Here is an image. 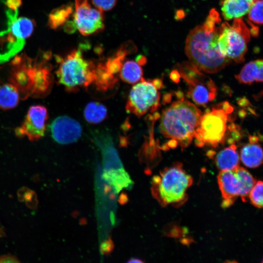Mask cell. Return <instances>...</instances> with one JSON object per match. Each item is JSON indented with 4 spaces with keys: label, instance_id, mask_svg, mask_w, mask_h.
I'll list each match as a JSON object with an SVG mask.
<instances>
[{
    "label": "cell",
    "instance_id": "6da1fadb",
    "mask_svg": "<svg viewBox=\"0 0 263 263\" xmlns=\"http://www.w3.org/2000/svg\"><path fill=\"white\" fill-rule=\"evenodd\" d=\"M210 17L203 25L196 26L189 33L185 51L190 63L201 72L216 73L228 64L231 60L220 53L218 45L220 26Z\"/></svg>",
    "mask_w": 263,
    "mask_h": 263
},
{
    "label": "cell",
    "instance_id": "7a4b0ae2",
    "mask_svg": "<svg viewBox=\"0 0 263 263\" xmlns=\"http://www.w3.org/2000/svg\"><path fill=\"white\" fill-rule=\"evenodd\" d=\"M50 58L48 53L35 58L26 55L15 58L10 79L19 91L20 98L42 97L50 92L54 79Z\"/></svg>",
    "mask_w": 263,
    "mask_h": 263
},
{
    "label": "cell",
    "instance_id": "3957f363",
    "mask_svg": "<svg viewBox=\"0 0 263 263\" xmlns=\"http://www.w3.org/2000/svg\"><path fill=\"white\" fill-rule=\"evenodd\" d=\"M202 113L193 103L182 98L173 102L162 112L160 130L163 135L170 139L171 148L188 146L194 136Z\"/></svg>",
    "mask_w": 263,
    "mask_h": 263
},
{
    "label": "cell",
    "instance_id": "277c9868",
    "mask_svg": "<svg viewBox=\"0 0 263 263\" xmlns=\"http://www.w3.org/2000/svg\"><path fill=\"white\" fill-rule=\"evenodd\" d=\"M233 108L228 102H224L208 109L202 114L196 129L194 138L197 146L205 145L216 147L224 142L228 130V122Z\"/></svg>",
    "mask_w": 263,
    "mask_h": 263
},
{
    "label": "cell",
    "instance_id": "5b68a950",
    "mask_svg": "<svg viewBox=\"0 0 263 263\" xmlns=\"http://www.w3.org/2000/svg\"><path fill=\"white\" fill-rule=\"evenodd\" d=\"M57 61L58 82L68 90L88 86L95 80L96 66L92 61L84 58L80 48L64 57H57Z\"/></svg>",
    "mask_w": 263,
    "mask_h": 263
},
{
    "label": "cell",
    "instance_id": "8992f818",
    "mask_svg": "<svg viewBox=\"0 0 263 263\" xmlns=\"http://www.w3.org/2000/svg\"><path fill=\"white\" fill-rule=\"evenodd\" d=\"M155 197L162 205L177 204L184 200L186 191L192 183L191 177L177 163L166 168L153 180Z\"/></svg>",
    "mask_w": 263,
    "mask_h": 263
},
{
    "label": "cell",
    "instance_id": "52a82bcc",
    "mask_svg": "<svg viewBox=\"0 0 263 263\" xmlns=\"http://www.w3.org/2000/svg\"><path fill=\"white\" fill-rule=\"evenodd\" d=\"M250 32L242 19H234L232 25L227 22L220 25L218 39L219 51L225 57L237 63L244 60Z\"/></svg>",
    "mask_w": 263,
    "mask_h": 263
},
{
    "label": "cell",
    "instance_id": "ba28073f",
    "mask_svg": "<svg viewBox=\"0 0 263 263\" xmlns=\"http://www.w3.org/2000/svg\"><path fill=\"white\" fill-rule=\"evenodd\" d=\"M177 70L188 85V96L199 106H205L216 97L217 88L213 81L190 63L177 65Z\"/></svg>",
    "mask_w": 263,
    "mask_h": 263
},
{
    "label": "cell",
    "instance_id": "9c48e42d",
    "mask_svg": "<svg viewBox=\"0 0 263 263\" xmlns=\"http://www.w3.org/2000/svg\"><path fill=\"white\" fill-rule=\"evenodd\" d=\"M255 182L250 172L243 167L238 166L231 170L221 171L218 176V183L224 198V207L231 204L239 196L245 201Z\"/></svg>",
    "mask_w": 263,
    "mask_h": 263
},
{
    "label": "cell",
    "instance_id": "30bf717a",
    "mask_svg": "<svg viewBox=\"0 0 263 263\" xmlns=\"http://www.w3.org/2000/svg\"><path fill=\"white\" fill-rule=\"evenodd\" d=\"M141 80L131 90L126 106L128 112L137 116L157 109L160 100L158 90L162 85L159 79L150 81L142 78Z\"/></svg>",
    "mask_w": 263,
    "mask_h": 263
},
{
    "label": "cell",
    "instance_id": "8fae6325",
    "mask_svg": "<svg viewBox=\"0 0 263 263\" xmlns=\"http://www.w3.org/2000/svg\"><path fill=\"white\" fill-rule=\"evenodd\" d=\"M74 23L83 36L102 31L104 28L103 12L94 7L88 0H75Z\"/></svg>",
    "mask_w": 263,
    "mask_h": 263
},
{
    "label": "cell",
    "instance_id": "7c38bea8",
    "mask_svg": "<svg viewBox=\"0 0 263 263\" xmlns=\"http://www.w3.org/2000/svg\"><path fill=\"white\" fill-rule=\"evenodd\" d=\"M47 117V110L44 106L30 107L22 123L15 130L16 135L26 137L32 141L38 140L44 135Z\"/></svg>",
    "mask_w": 263,
    "mask_h": 263
},
{
    "label": "cell",
    "instance_id": "4fadbf2b",
    "mask_svg": "<svg viewBox=\"0 0 263 263\" xmlns=\"http://www.w3.org/2000/svg\"><path fill=\"white\" fill-rule=\"evenodd\" d=\"M50 129L53 139L63 145L76 142L82 132L79 122L66 115L58 116L54 119L50 125Z\"/></svg>",
    "mask_w": 263,
    "mask_h": 263
},
{
    "label": "cell",
    "instance_id": "5bb4252c",
    "mask_svg": "<svg viewBox=\"0 0 263 263\" xmlns=\"http://www.w3.org/2000/svg\"><path fill=\"white\" fill-rule=\"evenodd\" d=\"M258 138L256 136H250L249 143L244 146L240 151L241 160L250 168H257L263 163V150Z\"/></svg>",
    "mask_w": 263,
    "mask_h": 263
},
{
    "label": "cell",
    "instance_id": "9a60e30c",
    "mask_svg": "<svg viewBox=\"0 0 263 263\" xmlns=\"http://www.w3.org/2000/svg\"><path fill=\"white\" fill-rule=\"evenodd\" d=\"M253 1V0H223L221 2L222 15L226 20L239 19L248 13Z\"/></svg>",
    "mask_w": 263,
    "mask_h": 263
},
{
    "label": "cell",
    "instance_id": "2e32d148",
    "mask_svg": "<svg viewBox=\"0 0 263 263\" xmlns=\"http://www.w3.org/2000/svg\"><path fill=\"white\" fill-rule=\"evenodd\" d=\"M263 73V60L259 59L246 63L235 77L240 83L251 84L254 82H262Z\"/></svg>",
    "mask_w": 263,
    "mask_h": 263
},
{
    "label": "cell",
    "instance_id": "e0dca14e",
    "mask_svg": "<svg viewBox=\"0 0 263 263\" xmlns=\"http://www.w3.org/2000/svg\"><path fill=\"white\" fill-rule=\"evenodd\" d=\"M240 156L233 144L218 152L215 159L217 167L222 170H231L239 166Z\"/></svg>",
    "mask_w": 263,
    "mask_h": 263
},
{
    "label": "cell",
    "instance_id": "ac0fdd59",
    "mask_svg": "<svg viewBox=\"0 0 263 263\" xmlns=\"http://www.w3.org/2000/svg\"><path fill=\"white\" fill-rule=\"evenodd\" d=\"M20 95L17 88L12 84L0 85V109L9 110L16 107L19 103Z\"/></svg>",
    "mask_w": 263,
    "mask_h": 263
},
{
    "label": "cell",
    "instance_id": "d6986e66",
    "mask_svg": "<svg viewBox=\"0 0 263 263\" xmlns=\"http://www.w3.org/2000/svg\"><path fill=\"white\" fill-rule=\"evenodd\" d=\"M143 71L140 64L133 60L125 62L120 70L121 78L129 84H135L142 78Z\"/></svg>",
    "mask_w": 263,
    "mask_h": 263
},
{
    "label": "cell",
    "instance_id": "ffe728a7",
    "mask_svg": "<svg viewBox=\"0 0 263 263\" xmlns=\"http://www.w3.org/2000/svg\"><path fill=\"white\" fill-rule=\"evenodd\" d=\"M107 110L102 104L95 102H90L84 109V117L90 123L97 124L101 122L106 118Z\"/></svg>",
    "mask_w": 263,
    "mask_h": 263
},
{
    "label": "cell",
    "instance_id": "44dd1931",
    "mask_svg": "<svg viewBox=\"0 0 263 263\" xmlns=\"http://www.w3.org/2000/svg\"><path fill=\"white\" fill-rule=\"evenodd\" d=\"M73 12V5L68 4L54 10L49 15V26L53 29L59 27L67 21Z\"/></svg>",
    "mask_w": 263,
    "mask_h": 263
},
{
    "label": "cell",
    "instance_id": "7402d4cb",
    "mask_svg": "<svg viewBox=\"0 0 263 263\" xmlns=\"http://www.w3.org/2000/svg\"><path fill=\"white\" fill-rule=\"evenodd\" d=\"M248 23L262 25L263 23V0L253 1L248 12Z\"/></svg>",
    "mask_w": 263,
    "mask_h": 263
},
{
    "label": "cell",
    "instance_id": "603a6c76",
    "mask_svg": "<svg viewBox=\"0 0 263 263\" xmlns=\"http://www.w3.org/2000/svg\"><path fill=\"white\" fill-rule=\"evenodd\" d=\"M19 200L25 203L31 209H36L38 207V200L36 193L32 190L23 187L18 192Z\"/></svg>",
    "mask_w": 263,
    "mask_h": 263
},
{
    "label": "cell",
    "instance_id": "cb8c5ba5",
    "mask_svg": "<svg viewBox=\"0 0 263 263\" xmlns=\"http://www.w3.org/2000/svg\"><path fill=\"white\" fill-rule=\"evenodd\" d=\"M263 186L261 181L255 182L248 195L252 204L258 208H262L263 207Z\"/></svg>",
    "mask_w": 263,
    "mask_h": 263
},
{
    "label": "cell",
    "instance_id": "d4e9b609",
    "mask_svg": "<svg viewBox=\"0 0 263 263\" xmlns=\"http://www.w3.org/2000/svg\"><path fill=\"white\" fill-rule=\"evenodd\" d=\"M95 8L103 12L112 9L116 4L117 0H88Z\"/></svg>",
    "mask_w": 263,
    "mask_h": 263
},
{
    "label": "cell",
    "instance_id": "484cf974",
    "mask_svg": "<svg viewBox=\"0 0 263 263\" xmlns=\"http://www.w3.org/2000/svg\"><path fill=\"white\" fill-rule=\"evenodd\" d=\"M20 262L15 255L10 253L0 256V263H19Z\"/></svg>",
    "mask_w": 263,
    "mask_h": 263
},
{
    "label": "cell",
    "instance_id": "4316f807",
    "mask_svg": "<svg viewBox=\"0 0 263 263\" xmlns=\"http://www.w3.org/2000/svg\"><path fill=\"white\" fill-rule=\"evenodd\" d=\"M21 0H7L6 4L10 10H16L21 4Z\"/></svg>",
    "mask_w": 263,
    "mask_h": 263
},
{
    "label": "cell",
    "instance_id": "83f0119b",
    "mask_svg": "<svg viewBox=\"0 0 263 263\" xmlns=\"http://www.w3.org/2000/svg\"><path fill=\"white\" fill-rule=\"evenodd\" d=\"M111 249V243L109 241L104 242L101 246V250L103 252H107L110 251Z\"/></svg>",
    "mask_w": 263,
    "mask_h": 263
},
{
    "label": "cell",
    "instance_id": "f1b7e54d",
    "mask_svg": "<svg viewBox=\"0 0 263 263\" xmlns=\"http://www.w3.org/2000/svg\"><path fill=\"white\" fill-rule=\"evenodd\" d=\"M171 78L175 82H178L179 80L180 75L177 70H174L170 74Z\"/></svg>",
    "mask_w": 263,
    "mask_h": 263
},
{
    "label": "cell",
    "instance_id": "f546056e",
    "mask_svg": "<svg viewBox=\"0 0 263 263\" xmlns=\"http://www.w3.org/2000/svg\"><path fill=\"white\" fill-rule=\"evenodd\" d=\"M252 25V27L250 30V33L252 36L254 37H257L259 34V28L258 27L255 26L254 25L250 24Z\"/></svg>",
    "mask_w": 263,
    "mask_h": 263
},
{
    "label": "cell",
    "instance_id": "4dcf8cb0",
    "mask_svg": "<svg viewBox=\"0 0 263 263\" xmlns=\"http://www.w3.org/2000/svg\"><path fill=\"white\" fill-rule=\"evenodd\" d=\"M136 61L140 65H143L146 62V58L144 56L140 55L137 57Z\"/></svg>",
    "mask_w": 263,
    "mask_h": 263
},
{
    "label": "cell",
    "instance_id": "1f68e13d",
    "mask_svg": "<svg viewBox=\"0 0 263 263\" xmlns=\"http://www.w3.org/2000/svg\"><path fill=\"white\" fill-rule=\"evenodd\" d=\"M142 261L138 259H132L130 260L128 263H142Z\"/></svg>",
    "mask_w": 263,
    "mask_h": 263
},
{
    "label": "cell",
    "instance_id": "d6a6232c",
    "mask_svg": "<svg viewBox=\"0 0 263 263\" xmlns=\"http://www.w3.org/2000/svg\"><path fill=\"white\" fill-rule=\"evenodd\" d=\"M2 231L1 228L0 227V237L2 235Z\"/></svg>",
    "mask_w": 263,
    "mask_h": 263
},
{
    "label": "cell",
    "instance_id": "836d02e7",
    "mask_svg": "<svg viewBox=\"0 0 263 263\" xmlns=\"http://www.w3.org/2000/svg\"><path fill=\"white\" fill-rule=\"evenodd\" d=\"M253 0V1H255V0Z\"/></svg>",
    "mask_w": 263,
    "mask_h": 263
}]
</instances>
